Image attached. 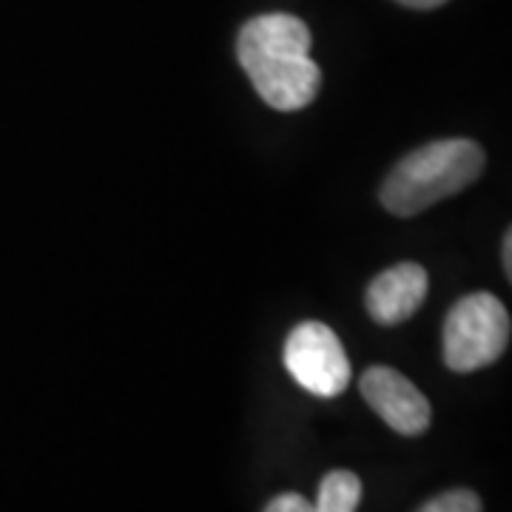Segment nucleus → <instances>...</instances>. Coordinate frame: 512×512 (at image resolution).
<instances>
[{
	"label": "nucleus",
	"mask_w": 512,
	"mask_h": 512,
	"mask_svg": "<svg viewBox=\"0 0 512 512\" xmlns=\"http://www.w3.org/2000/svg\"><path fill=\"white\" fill-rule=\"evenodd\" d=\"M362 501V481L350 470H333L322 478L313 512H356Z\"/></svg>",
	"instance_id": "0eeeda50"
},
{
	"label": "nucleus",
	"mask_w": 512,
	"mask_h": 512,
	"mask_svg": "<svg viewBox=\"0 0 512 512\" xmlns=\"http://www.w3.org/2000/svg\"><path fill=\"white\" fill-rule=\"evenodd\" d=\"M285 367L302 390L319 399H333L350 384L348 353L339 336L322 322H302L285 339Z\"/></svg>",
	"instance_id": "20e7f679"
},
{
	"label": "nucleus",
	"mask_w": 512,
	"mask_h": 512,
	"mask_svg": "<svg viewBox=\"0 0 512 512\" xmlns=\"http://www.w3.org/2000/svg\"><path fill=\"white\" fill-rule=\"evenodd\" d=\"M444 362L456 373L493 365L510 345V313L493 293H467L444 319Z\"/></svg>",
	"instance_id": "7ed1b4c3"
},
{
	"label": "nucleus",
	"mask_w": 512,
	"mask_h": 512,
	"mask_svg": "<svg viewBox=\"0 0 512 512\" xmlns=\"http://www.w3.org/2000/svg\"><path fill=\"white\" fill-rule=\"evenodd\" d=\"M427 288L430 276L419 262H399L370 282L365 293L367 313L373 316V322L387 328L402 325L424 305Z\"/></svg>",
	"instance_id": "423d86ee"
},
{
	"label": "nucleus",
	"mask_w": 512,
	"mask_h": 512,
	"mask_svg": "<svg viewBox=\"0 0 512 512\" xmlns=\"http://www.w3.org/2000/svg\"><path fill=\"white\" fill-rule=\"evenodd\" d=\"M419 512H481V498L473 490H447L427 501Z\"/></svg>",
	"instance_id": "6e6552de"
},
{
	"label": "nucleus",
	"mask_w": 512,
	"mask_h": 512,
	"mask_svg": "<svg viewBox=\"0 0 512 512\" xmlns=\"http://www.w3.org/2000/svg\"><path fill=\"white\" fill-rule=\"evenodd\" d=\"M501 251H504V271L512 274V231L504 234V248H501Z\"/></svg>",
	"instance_id": "9b49d317"
},
{
	"label": "nucleus",
	"mask_w": 512,
	"mask_h": 512,
	"mask_svg": "<svg viewBox=\"0 0 512 512\" xmlns=\"http://www.w3.org/2000/svg\"><path fill=\"white\" fill-rule=\"evenodd\" d=\"M359 390L373 413L402 436H421L430 427V402L416 384L393 367L376 365L365 370Z\"/></svg>",
	"instance_id": "39448f33"
},
{
	"label": "nucleus",
	"mask_w": 512,
	"mask_h": 512,
	"mask_svg": "<svg viewBox=\"0 0 512 512\" xmlns=\"http://www.w3.org/2000/svg\"><path fill=\"white\" fill-rule=\"evenodd\" d=\"M484 174V151L473 140H436L410 151L387 174L382 205L396 217H416L430 205L456 197Z\"/></svg>",
	"instance_id": "f03ea898"
},
{
	"label": "nucleus",
	"mask_w": 512,
	"mask_h": 512,
	"mask_svg": "<svg viewBox=\"0 0 512 512\" xmlns=\"http://www.w3.org/2000/svg\"><path fill=\"white\" fill-rule=\"evenodd\" d=\"M396 3H402L407 9H421V12H427V9H439L447 0H396Z\"/></svg>",
	"instance_id": "9d476101"
},
{
	"label": "nucleus",
	"mask_w": 512,
	"mask_h": 512,
	"mask_svg": "<svg viewBox=\"0 0 512 512\" xmlns=\"http://www.w3.org/2000/svg\"><path fill=\"white\" fill-rule=\"evenodd\" d=\"M265 512H313V504L299 493H282L265 507Z\"/></svg>",
	"instance_id": "1a4fd4ad"
},
{
	"label": "nucleus",
	"mask_w": 512,
	"mask_h": 512,
	"mask_svg": "<svg viewBox=\"0 0 512 512\" xmlns=\"http://www.w3.org/2000/svg\"><path fill=\"white\" fill-rule=\"evenodd\" d=\"M237 57L259 97L276 111L305 109L322 89L311 29L296 15L271 12L248 20L237 37Z\"/></svg>",
	"instance_id": "f257e3e1"
}]
</instances>
